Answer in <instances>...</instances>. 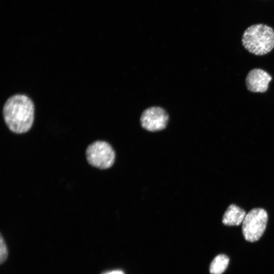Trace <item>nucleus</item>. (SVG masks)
Masks as SVG:
<instances>
[{"mask_svg":"<svg viewBox=\"0 0 274 274\" xmlns=\"http://www.w3.org/2000/svg\"><path fill=\"white\" fill-rule=\"evenodd\" d=\"M229 261L227 256L219 254L212 261L210 266V272L212 274H222L227 268Z\"/></svg>","mask_w":274,"mask_h":274,"instance_id":"obj_8","label":"nucleus"},{"mask_svg":"<svg viewBox=\"0 0 274 274\" xmlns=\"http://www.w3.org/2000/svg\"><path fill=\"white\" fill-rule=\"evenodd\" d=\"M3 115L10 131L17 134L23 133L28 131L32 125L35 106L28 96L16 94L10 96L5 102Z\"/></svg>","mask_w":274,"mask_h":274,"instance_id":"obj_1","label":"nucleus"},{"mask_svg":"<svg viewBox=\"0 0 274 274\" xmlns=\"http://www.w3.org/2000/svg\"><path fill=\"white\" fill-rule=\"evenodd\" d=\"M105 274H124L121 270H114L109 272H107Z\"/></svg>","mask_w":274,"mask_h":274,"instance_id":"obj_10","label":"nucleus"},{"mask_svg":"<svg viewBox=\"0 0 274 274\" xmlns=\"http://www.w3.org/2000/svg\"><path fill=\"white\" fill-rule=\"evenodd\" d=\"M268 215L261 208H254L246 214L243 222L242 231L245 239L250 242L258 241L266 227Z\"/></svg>","mask_w":274,"mask_h":274,"instance_id":"obj_3","label":"nucleus"},{"mask_svg":"<svg viewBox=\"0 0 274 274\" xmlns=\"http://www.w3.org/2000/svg\"><path fill=\"white\" fill-rule=\"evenodd\" d=\"M168 115L165 110L158 107H152L142 114L140 122L146 130L155 132L164 129L168 121Z\"/></svg>","mask_w":274,"mask_h":274,"instance_id":"obj_5","label":"nucleus"},{"mask_svg":"<svg viewBox=\"0 0 274 274\" xmlns=\"http://www.w3.org/2000/svg\"><path fill=\"white\" fill-rule=\"evenodd\" d=\"M242 42L249 52L256 55H265L274 48V30L263 24L251 25L245 30Z\"/></svg>","mask_w":274,"mask_h":274,"instance_id":"obj_2","label":"nucleus"},{"mask_svg":"<svg viewBox=\"0 0 274 274\" xmlns=\"http://www.w3.org/2000/svg\"><path fill=\"white\" fill-rule=\"evenodd\" d=\"M272 77L266 71L260 68L250 71L246 78L247 89L253 92L263 93L268 88Z\"/></svg>","mask_w":274,"mask_h":274,"instance_id":"obj_6","label":"nucleus"},{"mask_svg":"<svg viewBox=\"0 0 274 274\" xmlns=\"http://www.w3.org/2000/svg\"><path fill=\"white\" fill-rule=\"evenodd\" d=\"M246 215V212L243 209L231 204L223 215L222 223L228 226H238L243 222Z\"/></svg>","mask_w":274,"mask_h":274,"instance_id":"obj_7","label":"nucleus"},{"mask_svg":"<svg viewBox=\"0 0 274 274\" xmlns=\"http://www.w3.org/2000/svg\"><path fill=\"white\" fill-rule=\"evenodd\" d=\"M86 157L88 163L92 166L99 169H107L113 165L115 153L108 143L97 141L87 147Z\"/></svg>","mask_w":274,"mask_h":274,"instance_id":"obj_4","label":"nucleus"},{"mask_svg":"<svg viewBox=\"0 0 274 274\" xmlns=\"http://www.w3.org/2000/svg\"><path fill=\"white\" fill-rule=\"evenodd\" d=\"M8 255V252L6 245L1 235L0 240V262L1 264L7 259Z\"/></svg>","mask_w":274,"mask_h":274,"instance_id":"obj_9","label":"nucleus"}]
</instances>
